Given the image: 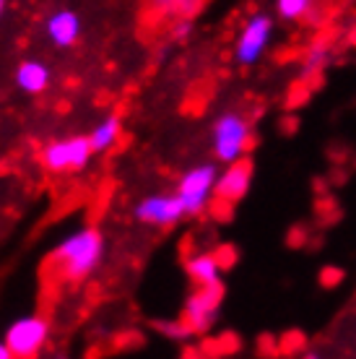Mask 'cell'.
<instances>
[{
    "label": "cell",
    "instance_id": "1",
    "mask_svg": "<svg viewBox=\"0 0 356 359\" xmlns=\"http://www.w3.org/2000/svg\"><path fill=\"white\" fill-rule=\"evenodd\" d=\"M102 258H104V237L97 226L86 224L62 237L50 255V263L65 281H83L99 269Z\"/></svg>",
    "mask_w": 356,
    "mask_h": 359
},
{
    "label": "cell",
    "instance_id": "2",
    "mask_svg": "<svg viewBox=\"0 0 356 359\" xmlns=\"http://www.w3.org/2000/svg\"><path fill=\"white\" fill-rule=\"evenodd\" d=\"M249 144H252V128L242 112H224L216 117L214 130H211V146H214L216 162H240L247 156Z\"/></svg>",
    "mask_w": 356,
    "mask_h": 359
},
{
    "label": "cell",
    "instance_id": "3",
    "mask_svg": "<svg viewBox=\"0 0 356 359\" xmlns=\"http://www.w3.org/2000/svg\"><path fill=\"white\" fill-rule=\"evenodd\" d=\"M216 180H219V170L216 164L208 162L182 172L177 182V198L182 201L187 216H198L208 208L211 198H216Z\"/></svg>",
    "mask_w": 356,
    "mask_h": 359
},
{
    "label": "cell",
    "instance_id": "4",
    "mask_svg": "<svg viewBox=\"0 0 356 359\" xmlns=\"http://www.w3.org/2000/svg\"><path fill=\"white\" fill-rule=\"evenodd\" d=\"M50 339V323L42 315H21L8 323L3 341L16 359H34Z\"/></svg>",
    "mask_w": 356,
    "mask_h": 359
},
{
    "label": "cell",
    "instance_id": "5",
    "mask_svg": "<svg viewBox=\"0 0 356 359\" xmlns=\"http://www.w3.org/2000/svg\"><path fill=\"white\" fill-rule=\"evenodd\" d=\"M271 39H273V18L268 13H252L234 39V60L240 65H255L266 55Z\"/></svg>",
    "mask_w": 356,
    "mask_h": 359
},
{
    "label": "cell",
    "instance_id": "6",
    "mask_svg": "<svg viewBox=\"0 0 356 359\" xmlns=\"http://www.w3.org/2000/svg\"><path fill=\"white\" fill-rule=\"evenodd\" d=\"M91 149L89 135H73V138H57L42 149V167L50 172H78L89 164Z\"/></svg>",
    "mask_w": 356,
    "mask_h": 359
},
{
    "label": "cell",
    "instance_id": "7",
    "mask_svg": "<svg viewBox=\"0 0 356 359\" xmlns=\"http://www.w3.org/2000/svg\"><path fill=\"white\" fill-rule=\"evenodd\" d=\"M224 302V284H208V287H196L185 299L182 320L193 333H205L219 318Z\"/></svg>",
    "mask_w": 356,
    "mask_h": 359
},
{
    "label": "cell",
    "instance_id": "8",
    "mask_svg": "<svg viewBox=\"0 0 356 359\" xmlns=\"http://www.w3.org/2000/svg\"><path fill=\"white\" fill-rule=\"evenodd\" d=\"M133 216L146 226H174L187 214L177 193H151L135 203Z\"/></svg>",
    "mask_w": 356,
    "mask_h": 359
},
{
    "label": "cell",
    "instance_id": "9",
    "mask_svg": "<svg viewBox=\"0 0 356 359\" xmlns=\"http://www.w3.org/2000/svg\"><path fill=\"white\" fill-rule=\"evenodd\" d=\"M252 175H255V167L247 156L240 159L234 164H226L221 172H219V180H216V198L221 203H237L247 196L249 185H252Z\"/></svg>",
    "mask_w": 356,
    "mask_h": 359
},
{
    "label": "cell",
    "instance_id": "10",
    "mask_svg": "<svg viewBox=\"0 0 356 359\" xmlns=\"http://www.w3.org/2000/svg\"><path fill=\"white\" fill-rule=\"evenodd\" d=\"M45 32H47V39H50L55 47L68 50V47H73L76 42H78L81 32H83V27H81V16L71 8L55 11V13H50V18H47Z\"/></svg>",
    "mask_w": 356,
    "mask_h": 359
},
{
    "label": "cell",
    "instance_id": "11",
    "mask_svg": "<svg viewBox=\"0 0 356 359\" xmlns=\"http://www.w3.org/2000/svg\"><path fill=\"white\" fill-rule=\"evenodd\" d=\"M185 271L196 287H208V284H221L224 263L216 252H196L187 258Z\"/></svg>",
    "mask_w": 356,
    "mask_h": 359
},
{
    "label": "cell",
    "instance_id": "12",
    "mask_svg": "<svg viewBox=\"0 0 356 359\" xmlns=\"http://www.w3.org/2000/svg\"><path fill=\"white\" fill-rule=\"evenodd\" d=\"M16 83L27 94H42L50 86V68L42 60H24L16 68Z\"/></svg>",
    "mask_w": 356,
    "mask_h": 359
},
{
    "label": "cell",
    "instance_id": "13",
    "mask_svg": "<svg viewBox=\"0 0 356 359\" xmlns=\"http://www.w3.org/2000/svg\"><path fill=\"white\" fill-rule=\"evenodd\" d=\"M120 133H123V123L117 115H107L102 123H99L94 130L89 133V144L94 149V154L109 151L112 146L120 141Z\"/></svg>",
    "mask_w": 356,
    "mask_h": 359
},
{
    "label": "cell",
    "instance_id": "14",
    "mask_svg": "<svg viewBox=\"0 0 356 359\" xmlns=\"http://www.w3.org/2000/svg\"><path fill=\"white\" fill-rule=\"evenodd\" d=\"M317 0H276V13L284 21H304L312 16Z\"/></svg>",
    "mask_w": 356,
    "mask_h": 359
},
{
    "label": "cell",
    "instance_id": "15",
    "mask_svg": "<svg viewBox=\"0 0 356 359\" xmlns=\"http://www.w3.org/2000/svg\"><path fill=\"white\" fill-rule=\"evenodd\" d=\"M325 60H328V47L325 45H315L307 50V55H304L302 60V76H312V73H317L325 65Z\"/></svg>",
    "mask_w": 356,
    "mask_h": 359
},
{
    "label": "cell",
    "instance_id": "16",
    "mask_svg": "<svg viewBox=\"0 0 356 359\" xmlns=\"http://www.w3.org/2000/svg\"><path fill=\"white\" fill-rule=\"evenodd\" d=\"M159 331L164 333V336H170V339H187V336H190V328H187V323L185 320H177V323H174V320H172V323H159Z\"/></svg>",
    "mask_w": 356,
    "mask_h": 359
},
{
    "label": "cell",
    "instance_id": "17",
    "mask_svg": "<svg viewBox=\"0 0 356 359\" xmlns=\"http://www.w3.org/2000/svg\"><path fill=\"white\" fill-rule=\"evenodd\" d=\"M198 8H200V0H174L172 3V11L182 18H190Z\"/></svg>",
    "mask_w": 356,
    "mask_h": 359
},
{
    "label": "cell",
    "instance_id": "18",
    "mask_svg": "<svg viewBox=\"0 0 356 359\" xmlns=\"http://www.w3.org/2000/svg\"><path fill=\"white\" fill-rule=\"evenodd\" d=\"M190 32H193V21H190V18H182L177 27H174V32H172V34H174V39H185Z\"/></svg>",
    "mask_w": 356,
    "mask_h": 359
},
{
    "label": "cell",
    "instance_id": "19",
    "mask_svg": "<svg viewBox=\"0 0 356 359\" xmlns=\"http://www.w3.org/2000/svg\"><path fill=\"white\" fill-rule=\"evenodd\" d=\"M0 359H16L13 354H11V349L6 346V341H3V339H0Z\"/></svg>",
    "mask_w": 356,
    "mask_h": 359
},
{
    "label": "cell",
    "instance_id": "20",
    "mask_svg": "<svg viewBox=\"0 0 356 359\" xmlns=\"http://www.w3.org/2000/svg\"><path fill=\"white\" fill-rule=\"evenodd\" d=\"M3 11H6V0H0V16H3Z\"/></svg>",
    "mask_w": 356,
    "mask_h": 359
},
{
    "label": "cell",
    "instance_id": "21",
    "mask_svg": "<svg viewBox=\"0 0 356 359\" xmlns=\"http://www.w3.org/2000/svg\"><path fill=\"white\" fill-rule=\"evenodd\" d=\"M304 359H320V354H307Z\"/></svg>",
    "mask_w": 356,
    "mask_h": 359
}]
</instances>
